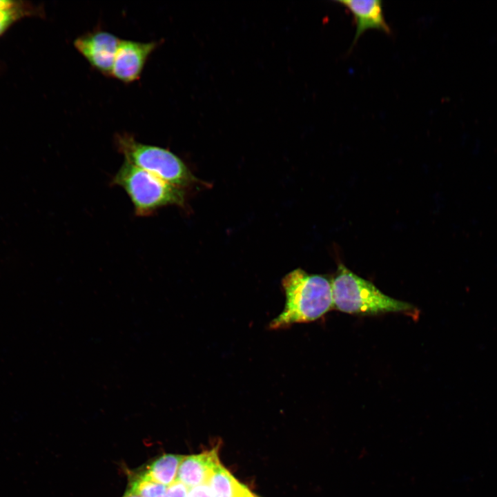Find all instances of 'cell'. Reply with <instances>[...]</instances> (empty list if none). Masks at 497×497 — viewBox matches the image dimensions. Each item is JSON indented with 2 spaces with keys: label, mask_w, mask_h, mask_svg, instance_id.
Returning a JSON list of instances; mask_svg holds the SVG:
<instances>
[{
  "label": "cell",
  "mask_w": 497,
  "mask_h": 497,
  "mask_svg": "<svg viewBox=\"0 0 497 497\" xmlns=\"http://www.w3.org/2000/svg\"><path fill=\"white\" fill-rule=\"evenodd\" d=\"M111 184L121 187L126 193L137 216H148L168 206H184L183 188L126 161L113 176Z\"/></svg>",
  "instance_id": "cell-3"
},
{
  "label": "cell",
  "mask_w": 497,
  "mask_h": 497,
  "mask_svg": "<svg viewBox=\"0 0 497 497\" xmlns=\"http://www.w3.org/2000/svg\"><path fill=\"white\" fill-rule=\"evenodd\" d=\"M123 497H141L135 493L130 491L129 489L125 492Z\"/></svg>",
  "instance_id": "cell-16"
},
{
  "label": "cell",
  "mask_w": 497,
  "mask_h": 497,
  "mask_svg": "<svg viewBox=\"0 0 497 497\" xmlns=\"http://www.w3.org/2000/svg\"><path fill=\"white\" fill-rule=\"evenodd\" d=\"M331 282L333 305L347 313L373 315L380 313H411L409 303L392 298L371 282L359 277L343 264Z\"/></svg>",
  "instance_id": "cell-2"
},
{
  "label": "cell",
  "mask_w": 497,
  "mask_h": 497,
  "mask_svg": "<svg viewBox=\"0 0 497 497\" xmlns=\"http://www.w3.org/2000/svg\"><path fill=\"white\" fill-rule=\"evenodd\" d=\"M282 284L286 295L285 306L270 322L271 329L315 321L333 306L331 282L325 277L296 269L284 277Z\"/></svg>",
  "instance_id": "cell-1"
},
{
  "label": "cell",
  "mask_w": 497,
  "mask_h": 497,
  "mask_svg": "<svg viewBox=\"0 0 497 497\" xmlns=\"http://www.w3.org/2000/svg\"><path fill=\"white\" fill-rule=\"evenodd\" d=\"M160 43V40L142 42L120 39L110 77L126 84L139 79L147 60Z\"/></svg>",
  "instance_id": "cell-6"
},
{
  "label": "cell",
  "mask_w": 497,
  "mask_h": 497,
  "mask_svg": "<svg viewBox=\"0 0 497 497\" xmlns=\"http://www.w3.org/2000/svg\"><path fill=\"white\" fill-rule=\"evenodd\" d=\"M184 456L166 454L154 460L139 476L168 487L176 480L177 470Z\"/></svg>",
  "instance_id": "cell-10"
},
{
  "label": "cell",
  "mask_w": 497,
  "mask_h": 497,
  "mask_svg": "<svg viewBox=\"0 0 497 497\" xmlns=\"http://www.w3.org/2000/svg\"><path fill=\"white\" fill-rule=\"evenodd\" d=\"M240 497H258L248 490V488L243 492Z\"/></svg>",
  "instance_id": "cell-15"
},
{
  "label": "cell",
  "mask_w": 497,
  "mask_h": 497,
  "mask_svg": "<svg viewBox=\"0 0 497 497\" xmlns=\"http://www.w3.org/2000/svg\"><path fill=\"white\" fill-rule=\"evenodd\" d=\"M120 39L111 32L95 30L77 37L73 44L93 68L110 76Z\"/></svg>",
  "instance_id": "cell-5"
},
{
  "label": "cell",
  "mask_w": 497,
  "mask_h": 497,
  "mask_svg": "<svg viewBox=\"0 0 497 497\" xmlns=\"http://www.w3.org/2000/svg\"><path fill=\"white\" fill-rule=\"evenodd\" d=\"M115 143L125 161L179 188L195 183L184 162L167 148L137 141L127 133H117Z\"/></svg>",
  "instance_id": "cell-4"
},
{
  "label": "cell",
  "mask_w": 497,
  "mask_h": 497,
  "mask_svg": "<svg viewBox=\"0 0 497 497\" xmlns=\"http://www.w3.org/2000/svg\"><path fill=\"white\" fill-rule=\"evenodd\" d=\"M352 14L356 26L352 46L367 30L376 29L391 34V28L385 20L382 1L380 0L336 1Z\"/></svg>",
  "instance_id": "cell-7"
},
{
  "label": "cell",
  "mask_w": 497,
  "mask_h": 497,
  "mask_svg": "<svg viewBox=\"0 0 497 497\" xmlns=\"http://www.w3.org/2000/svg\"><path fill=\"white\" fill-rule=\"evenodd\" d=\"M189 489L184 483L175 480L166 487L165 497H188Z\"/></svg>",
  "instance_id": "cell-13"
},
{
  "label": "cell",
  "mask_w": 497,
  "mask_h": 497,
  "mask_svg": "<svg viewBox=\"0 0 497 497\" xmlns=\"http://www.w3.org/2000/svg\"><path fill=\"white\" fill-rule=\"evenodd\" d=\"M188 497H213L208 484H202L189 489Z\"/></svg>",
  "instance_id": "cell-14"
},
{
  "label": "cell",
  "mask_w": 497,
  "mask_h": 497,
  "mask_svg": "<svg viewBox=\"0 0 497 497\" xmlns=\"http://www.w3.org/2000/svg\"><path fill=\"white\" fill-rule=\"evenodd\" d=\"M220 463L217 448L199 454L184 456L179 466L176 480L192 488L208 484L215 468Z\"/></svg>",
  "instance_id": "cell-8"
},
{
  "label": "cell",
  "mask_w": 497,
  "mask_h": 497,
  "mask_svg": "<svg viewBox=\"0 0 497 497\" xmlns=\"http://www.w3.org/2000/svg\"><path fill=\"white\" fill-rule=\"evenodd\" d=\"M208 485L213 497H240L247 488L220 463L214 469Z\"/></svg>",
  "instance_id": "cell-11"
},
{
  "label": "cell",
  "mask_w": 497,
  "mask_h": 497,
  "mask_svg": "<svg viewBox=\"0 0 497 497\" xmlns=\"http://www.w3.org/2000/svg\"><path fill=\"white\" fill-rule=\"evenodd\" d=\"M41 16H43V9L30 2L0 0V38L21 19Z\"/></svg>",
  "instance_id": "cell-9"
},
{
  "label": "cell",
  "mask_w": 497,
  "mask_h": 497,
  "mask_svg": "<svg viewBox=\"0 0 497 497\" xmlns=\"http://www.w3.org/2000/svg\"><path fill=\"white\" fill-rule=\"evenodd\" d=\"M166 487L139 476L131 482L129 489L141 497H159L165 494Z\"/></svg>",
  "instance_id": "cell-12"
}]
</instances>
